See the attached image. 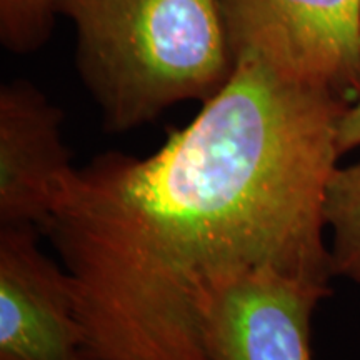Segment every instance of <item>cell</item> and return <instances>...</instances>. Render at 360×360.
Instances as JSON below:
<instances>
[{
	"label": "cell",
	"instance_id": "cell-2",
	"mask_svg": "<svg viewBox=\"0 0 360 360\" xmlns=\"http://www.w3.org/2000/svg\"><path fill=\"white\" fill-rule=\"evenodd\" d=\"M103 125L125 132L214 97L236 69L219 0H56Z\"/></svg>",
	"mask_w": 360,
	"mask_h": 360
},
{
	"label": "cell",
	"instance_id": "cell-8",
	"mask_svg": "<svg viewBox=\"0 0 360 360\" xmlns=\"http://www.w3.org/2000/svg\"><path fill=\"white\" fill-rule=\"evenodd\" d=\"M56 0H0V39L13 53L37 51L51 37Z\"/></svg>",
	"mask_w": 360,
	"mask_h": 360
},
{
	"label": "cell",
	"instance_id": "cell-9",
	"mask_svg": "<svg viewBox=\"0 0 360 360\" xmlns=\"http://www.w3.org/2000/svg\"><path fill=\"white\" fill-rule=\"evenodd\" d=\"M337 146L340 155L360 147V96L350 103L342 115L337 134Z\"/></svg>",
	"mask_w": 360,
	"mask_h": 360
},
{
	"label": "cell",
	"instance_id": "cell-5",
	"mask_svg": "<svg viewBox=\"0 0 360 360\" xmlns=\"http://www.w3.org/2000/svg\"><path fill=\"white\" fill-rule=\"evenodd\" d=\"M32 225L0 229V360H84L74 283Z\"/></svg>",
	"mask_w": 360,
	"mask_h": 360
},
{
	"label": "cell",
	"instance_id": "cell-6",
	"mask_svg": "<svg viewBox=\"0 0 360 360\" xmlns=\"http://www.w3.org/2000/svg\"><path fill=\"white\" fill-rule=\"evenodd\" d=\"M64 115L34 84L0 89V224L42 231L58 188L75 167L62 141Z\"/></svg>",
	"mask_w": 360,
	"mask_h": 360
},
{
	"label": "cell",
	"instance_id": "cell-4",
	"mask_svg": "<svg viewBox=\"0 0 360 360\" xmlns=\"http://www.w3.org/2000/svg\"><path fill=\"white\" fill-rule=\"evenodd\" d=\"M330 294L276 270L242 274L202 307L205 352L210 360H312V315Z\"/></svg>",
	"mask_w": 360,
	"mask_h": 360
},
{
	"label": "cell",
	"instance_id": "cell-3",
	"mask_svg": "<svg viewBox=\"0 0 360 360\" xmlns=\"http://www.w3.org/2000/svg\"><path fill=\"white\" fill-rule=\"evenodd\" d=\"M233 57L352 103L360 96V0H219Z\"/></svg>",
	"mask_w": 360,
	"mask_h": 360
},
{
	"label": "cell",
	"instance_id": "cell-10",
	"mask_svg": "<svg viewBox=\"0 0 360 360\" xmlns=\"http://www.w3.org/2000/svg\"><path fill=\"white\" fill-rule=\"evenodd\" d=\"M84 360H92V359H87V357H85V359H84Z\"/></svg>",
	"mask_w": 360,
	"mask_h": 360
},
{
	"label": "cell",
	"instance_id": "cell-7",
	"mask_svg": "<svg viewBox=\"0 0 360 360\" xmlns=\"http://www.w3.org/2000/svg\"><path fill=\"white\" fill-rule=\"evenodd\" d=\"M323 220L330 231V267L334 277L360 285V162L337 165L323 199Z\"/></svg>",
	"mask_w": 360,
	"mask_h": 360
},
{
	"label": "cell",
	"instance_id": "cell-1",
	"mask_svg": "<svg viewBox=\"0 0 360 360\" xmlns=\"http://www.w3.org/2000/svg\"><path fill=\"white\" fill-rule=\"evenodd\" d=\"M350 103L254 56L148 157L74 169L42 232L74 283L92 360H210L209 297L269 269L330 287L323 199Z\"/></svg>",
	"mask_w": 360,
	"mask_h": 360
}]
</instances>
